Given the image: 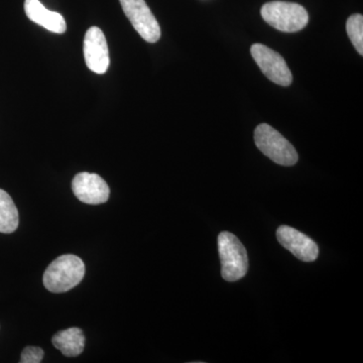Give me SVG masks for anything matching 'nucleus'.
I'll use <instances>...</instances> for the list:
<instances>
[{"label": "nucleus", "instance_id": "1", "mask_svg": "<svg viewBox=\"0 0 363 363\" xmlns=\"http://www.w3.org/2000/svg\"><path fill=\"white\" fill-rule=\"evenodd\" d=\"M85 276L83 260L74 255H64L51 262L44 274V285L52 293H65L79 285Z\"/></svg>", "mask_w": 363, "mask_h": 363}, {"label": "nucleus", "instance_id": "2", "mask_svg": "<svg viewBox=\"0 0 363 363\" xmlns=\"http://www.w3.org/2000/svg\"><path fill=\"white\" fill-rule=\"evenodd\" d=\"M260 13L269 26L284 33L298 32L309 23L307 11L294 2H267L262 6Z\"/></svg>", "mask_w": 363, "mask_h": 363}, {"label": "nucleus", "instance_id": "3", "mask_svg": "<svg viewBox=\"0 0 363 363\" xmlns=\"http://www.w3.org/2000/svg\"><path fill=\"white\" fill-rule=\"evenodd\" d=\"M255 143L257 149L276 164L291 167L298 162V152L292 143L269 124L262 123L255 128Z\"/></svg>", "mask_w": 363, "mask_h": 363}, {"label": "nucleus", "instance_id": "4", "mask_svg": "<svg viewBox=\"0 0 363 363\" xmlns=\"http://www.w3.org/2000/svg\"><path fill=\"white\" fill-rule=\"evenodd\" d=\"M221 276L227 281L242 279L248 271L247 252L234 234L223 231L218 236Z\"/></svg>", "mask_w": 363, "mask_h": 363}, {"label": "nucleus", "instance_id": "5", "mask_svg": "<svg viewBox=\"0 0 363 363\" xmlns=\"http://www.w3.org/2000/svg\"><path fill=\"white\" fill-rule=\"evenodd\" d=\"M250 52L260 70L272 83L283 87L292 84V72L279 52L262 44L252 45Z\"/></svg>", "mask_w": 363, "mask_h": 363}, {"label": "nucleus", "instance_id": "6", "mask_svg": "<svg viewBox=\"0 0 363 363\" xmlns=\"http://www.w3.org/2000/svg\"><path fill=\"white\" fill-rule=\"evenodd\" d=\"M124 13L138 35L147 43H157L161 28L145 0H119Z\"/></svg>", "mask_w": 363, "mask_h": 363}, {"label": "nucleus", "instance_id": "7", "mask_svg": "<svg viewBox=\"0 0 363 363\" xmlns=\"http://www.w3.org/2000/svg\"><path fill=\"white\" fill-rule=\"evenodd\" d=\"M72 189L81 202L99 205L108 201L111 190L106 182L97 174L79 173L72 182Z\"/></svg>", "mask_w": 363, "mask_h": 363}, {"label": "nucleus", "instance_id": "8", "mask_svg": "<svg viewBox=\"0 0 363 363\" xmlns=\"http://www.w3.org/2000/svg\"><path fill=\"white\" fill-rule=\"evenodd\" d=\"M86 65L91 71L102 75L108 70L109 51L104 32L97 26H91L84 39Z\"/></svg>", "mask_w": 363, "mask_h": 363}, {"label": "nucleus", "instance_id": "9", "mask_svg": "<svg viewBox=\"0 0 363 363\" xmlns=\"http://www.w3.org/2000/svg\"><path fill=\"white\" fill-rule=\"evenodd\" d=\"M277 238L286 250L303 262H314L319 255L317 243L309 236L300 233L293 227L279 226L277 230Z\"/></svg>", "mask_w": 363, "mask_h": 363}, {"label": "nucleus", "instance_id": "10", "mask_svg": "<svg viewBox=\"0 0 363 363\" xmlns=\"http://www.w3.org/2000/svg\"><path fill=\"white\" fill-rule=\"evenodd\" d=\"M25 11L28 18L45 30L55 33H64L67 30L66 21L58 13L45 9L40 0H26Z\"/></svg>", "mask_w": 363, "mask_h": 363}, {"label": "nucleus", "instance_id": "11", "mask_svg": "<svg viewBox=\"0 0 363 363\" xmlns=\"http://www.w3.org/2000/svg\"><path fill=\"white\" fill-rule=\"evenodd\" d=\"M57 350L61 351L65 357H75L84 350L85 336L83 331L77 327L60 331L52 339Z\"/></svg>", "mask_w": 363, "mask_h": 363}, {"label": "nucleus", "instance_id": "12", "mask_svg": "<svg viewBox=\"0 0 363 363\" xmlns=\"http://www.w3.org/2000/svg\"><path fill=\"white\" fill-rule=\"evenodd\" d=\"M18 208L11 196L0 189V233H13L18 229Z\"/></svg>", "mask_w": 363, "mask_h": 363}, {"label": "nucleus", "instance_id": "13", "mask_svg": "<svg viewBox=\"0 0 363 363\" xmlns=\"http://www.w3.org/2000/svg\"><path fill=\"white\" fill-rule=\"evenodd\" d=\"M348 37L354 45L358 54L363 55V16L362 14H353L346 23Z\"/></svg>", "mask_w": 363, "mask_h": 363}, {"label": "nucleus", "instance_id": "14", "mask_svg": "<svg viewBox=\"0 0 363 363\" xmlns=\"http://www.w3.org/2000/svg\"><path fill=\"white\" fill-rule=\"evenodd\" d=\"M44 357V351L37 346H28L21 352V363H40Z\"/></svg>", "mask_w": 363, "mask_h": 363}]
</instances>
